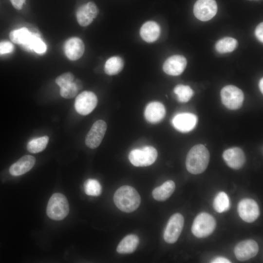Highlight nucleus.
Returning <instances> with one entry per match:
<instances>
[{"mask_svg":"<svg viewBox=\"0 0 263 263\" xmlns=\"http://www.w3.org/2000/svg\"><path fill=\"white\" fill-rule=\"evenodd\" d=\"M210 154L207 148L202 144L193 146L188 151L186 160L188 171L193 174L203 172L207 168Z\"/></svg>","mask_w":263,"mask_h":263,"instance_id":"nucleus-1","label":"nucleus"},{"mask_svg":"<svg viewBox=\"0 0 263 263\" xmlns=\"http://www.w3.org/2000/svg\"><path fill=\"white\" fill-rule=\"evenodd\" d=\"M113 201L120 210L131 213L138 207L140 204L141 198L137 190L132 187L123 186L115 192Z\"/></svg>","mask_w":263,"mask_h":263,"instance_id":"nucleus-2","label":"nucleus"},{"mask_svg":"<svg viewBox=\"0 0 263 263\" xmlns=\"http://www.w3.org/2000/svg\"><path fill=\"white\" fill-rule=\"evenodd\" d=\"M69 212V206L66 197L62 194L56 193L50 198L46 213L51 219L60 221L65 218Z\"/></svg>","mask_w":263,"mask_h":263,"instance_id":"nucleus-3","label":"nucleus"},{"mask_svg":"<svg viewBox=\"0 0 263 263\" xmlns=\"http://www.w3.org/2000/svg\"><path fill=\"white\" fill-rule=\"evenodd\" d=\"M216 226V220L211 215L202 212L198 214L194 219L191 232L197 238H205L213 233Z\"/></svg>","mask_w":263,"mask_h":263,"instance_id":"nucleus-4","label":"nucleus"},{"mask_svg":"<svg viewBox=\"0 0 263 263\" xmlns=\"http://www.w3.org/2000/svg\"><path fill=\"white\" fill-rule=\"evenodd\" d=\"M157 151L150 146L132 150L129 155L130 162L136 167H147L152 165L156 160Z\"/></svg>","mask_w":263,"mask_h":263,"instance_id":"nucleus-5","label":"nucleus"},{"mask_svg":"<svg viewBox=\"0 0 263 263\" xmlns=\"http://www.w3.org/2000/svg\"><path fill=\"white\" fill-rule=\"evenodd\" d=\"M223 104L228 109L235 110L239 109L243 104L244 94L239 88L231 85L225 86L221 91Z\"/></svg>","mask_w":263,"mask_h":263,"instance_id":"nucleus-6","label":"nucleus"},{"mask_svg":"<svg viewBox=\"0 0 263 263\" xmlns=\"http://www.w3.org/2000/svg\"><path fill=\"white\" fill-rule=\"evenodd\" d=\"M184 219L182 214L176 213L169 219L165 227L163 237L168 243L173 244L178 239L183 228Z\"/></svg>","mask_w":263,"mask_h":263,"instance_id":"nucleus-7","label":"nucleus"},{"mask_svg":"<svg viewBox=\"0 0 263 263\" xmlns=\"http://www.w3.org/2000/svg\"><path fill=\"white\" fill-rule=\"evenodd\" d=\"M97 103L96 95L92 92L85 91L76 96L75 102V108L78 113L86 115L94 110Z\"/></svg>","mask_w":263,"mask_h":263,"instance_id":"nucleus-8","label":"nucleus"},{"mask_svg":"<svg viewBox=\"0 0 263 263\" xmlns=\"http://www.w3.org/2000/svg\"><path fill=\"white\" fill-rule=\"evenodd\" d=\"M237 209L241 218L247 223L253 222L260 214L258 204L252 199L245 198L241 200L238 205Z\"/></svg>","mask_w":263,"mask_h":263,"instance_id":"nucleus-9","label":"nucleus"},{"mask_svg":"<svg viewBox=\"0 0 263 263\" xmlns=\"http://www.w3.org/2000/svg\"><path fill=\"white\" fill-rule=\"evenodd\" d=\"M107 124L102 120L95 121L87 133L85 144L90 149L96 148L101 143L107 130Z\"/></svg>","mask_w":263,"mask_h":263,"instance_id":"nucleus-10","label":"nucleus"},{"mask_svg":"<svg viewBox=\"0 0 263 263\" xmlns=\"http://www.w3.org/2000/svg\"><path fill=\"white\" fill-rule=\"evenodd\" d=\"M217 9L215 0H197L194 5L193 12L198 19L205 21L216 15Z\"/></svg>","mask_w":263,"mask_h":263,"instance_id":"nucleus-11","label":"nucleus"},{"mask_svg":"<svg viewBox=\"0 0 263 263\" xmlns=\"http://www.w3.org/2000/svg\"><path fill=\"white\" fill-rule=\"evenodd\" d=\"M258 251V244L252 239L241 241L234 248L235 255L240 261H246L255 257Z\"/></svg>","mask_w":263,"mask_h":263,"instance_id":"nucleus-12","label":"nucleus"},{"mask_svg":"<svg viewBox=\"0 0 263 263\" xmlns=\"http://www.w3.org/2000/svg\"><path fill=\"white\" fill-rule=\"evenodd\" d=\"M99 10L96 5L90 1L80 6L76 12L78 24L83 27L90 25L97 17Z\"/></svg>","mask_w":263,"mask_h":263,"instance_id":"nucleus-13","label":"nucleus"},{"mask_svg":"<svg viewBox=\"0 0 263 263\" xmlns=\"http://www.w3.org/2000/svg\"><path fill=\"white\" fill-rule=\"evenodd\" d=\"M197 122V116L191 113H180L172 119V124L178 131L188 132L192 130Z\"/></svg>","mask_w":263,"mask_h":263,"instance_id":"nucleus-14","label":"nucleus"},{"mask_svg":"<svg viewBox=\"0 0 263 263\" xmlns=\"http://www.w3.org/2000/svg\"><path fill=\"white\" fill-rule=\"evenodd\" d=\"M223 158L229 167L235 169L242 168L245 162L244 153L239 147L226 150L223 153Z\"/></svg>","mask_w":263,"mask_h":263,"instance_id":"nucleus-15","label":"nucleus"},{"mask_svg":"<svg viewBox=\"0 0 263 263\" xmlns=\"http://www.w3.org/2000/svg\"><path fill=\"white\" fill-rule=\"evenodd\" d=\"M187 66L186 58L181 55H173L164 62L163 69L164 72L170 75L177 76L181 74Z\"/></svg>","mask_w":263,"mask_h":263,"instance_id":"nucleus-16","label":"nucleus"},{"mask_svg":"<svg viewBox=\"0 0 263 263\" xmlns=\"http://www.w3.org/2000/svg\"><path fill=\"white\" fill-rule=\"evenodd\" d=\"M85 50L84 44L82 40L77 37L68 39L65 43L64 51L65 54L71 60H76L83 55Z\"/></svg>","mask_w":263,"mask_h":263,"instance_id":"nucleus-17","label":"nucleus"},{"mask_svg":"<svg viewBox=\"0 0 263 263\" xmlns=\"http://www.w3.org/2000/svg\"><path fill=\"white\" fill-rule=\"evenodd\" d=\"M35 36H40L39 33H33L29 29L23 27L14 30L9 34L11 40L16 44H18L29 51L30 44Z\"/></svg>","mask_w":263,"mask_h":263,"instance_id":"nucleus-18","label":"nucleus"},{"mask_svg":"<svg viewBox=\"0 0 263 263\" xmlns=\"http://www.w3.org/2000/svg\"><path fill=\"white\" fill-rule=\"evenodd\" d=\"M166 109L164 105L157 101L149 103L144 111L145 118L147 121L151 123L160 122L165 117Z\"/></svg>","mask_w":263,"mask_h":263,"instance_id":"nucleus-19","label":"nucleus"},{"mask_svg":"<svg viewBox=\"0 0 263 263\" xmlns=\"http://www.w3.org/2000/svg\"><path fill=\"white\" fill-rule=\"evenodd\" d=\"M35 162L36 158L34 156L24 155L10 166L9 172L15 176L24 174L34 167Z\"/></svg>","mask_w":263,"mask_h":263,"instance_id":"nucleus-20","label":"nucleus"},{"mask_svg":"<svg viewBox=\"0 0 263 263\" xmlns=\"http://www.w3.org/2000/svg\"><path fill=\"white\" fill-rule=\"evenodd\" d=\"M140 36L145 41L151 43L156 41L160 34V27L158 24L154 21L145 22L141 27Z\"/></svg>","mask_w":263,"mask_h":263,"instance_id":"nucleus-21","label":"nucleus"},{"mask_svg":"<svg viewBox=\"0 0 263 263\" xmlns=\"http://www.w3.org/2000/svg\"><path fill=\"white\" fill-rule=\"evenodd\" d=\"M175 189L174 182L172 180H168L153 190L152 197L157 201H164L172 195Z\"/></svg>","mask_w":263,"mask_h":263,"instance_id":"nucleus-22","label":"nucleus"},{"mask_svg":"<svg viewBox=\"0 0 263 263\" xmlns=\"http://www.w3.org/2000/svg\"><path fill=\"white\" fill-rule=\"evenodd\" d=\"M139 243L138 237L134 234L125 236L119 243L116 251L120 254H129L134 252Z\"/></svg>","mask_w":263,"mask_h":263,"instance_id":"nucleus-23","label":"nucleus"},{"mask_svg":"<svg viewBox=\"0 0 263 263\" xmlns=\"http://www.w3.org/2000/svg\"><path fill=\"white\" fill-rule=\"evenodd\" d=\"M124 62L119 56H113L109 57L105 62L104 67L105 73L109 75L119 74L123 69Z\"/></svg>","mask_w":263,"mask_h":263,"instance_id":"nucleus-24","label":"nucleus"},{"mask_svg":"<svg viewBox=\"0 0 263 263\" xmlns=\"http://www.w3.org/2000/svg\"><path fill=\"white\" fill-rule=\"evenodd\" d=\"M230 205L229 197L225 192H219L214 199L213 208L218 213H222L228 210Z\"/></svg>","mask_w":263,"mask_h":263,"instance_id":"nucleus-25","label":"nucleus"},{"mask_svg":"<svg viewBox=\"0 0 263 263\" xmlns=\"http://www.w3.org/2000/svg\"><path fill=\"white\" fill-rule=\"evenodd\" d=\"M238 45L237 40L232 38L225 37L219 40L215 44V49L219 53L231 52Z\"/></svg>","mask_w":263,"mask_h":263,"instance_id":"nucleus-26","label":"nucleus"},{"mask_svg":"<svg viewBox=\"0 0 263 263\" xmlns=\"http://www.w3.org/2000/svg\"><path fill=\"white\" fill-rule=\"evenodd\" d=\"M49 141L47 136L36 138L31 140L27 145V149L31 153H36L43 150Z\"/></svg>","mask_w":263,"mask_h":263,"instance_id":"nucleus-27","label":"nucleus"},{"mask_svg":"<svg viewBox=\"0 0 263 263\" xmlns=\"http://www.w3.org/2000/svg\"><path fill=\"white\" fill-rule=\"evenodd\" d=\"M174 93L177 95L178 100L180 102L188 101L193 95V91L188 85L178 84L174 89Z\"/></svg>","mask_w":263,"mask_h":263,"instance_id":"nucleus-28","label":"nucleus"},{"mask_svg":"<svg viewBox=\"0 0 263 263\" xmlns=\"http://www.w3.org/2000/svg\"><path fill=\"white\" fill-rule=\"evenodd\" d=\"M84 189L85 193L90 196H99L102 191L101 186L99 182L93 179H89L85 182Z\"/></svg>","mask_w":263,"mask_h":263,"instance_id":"nucleus-29","label":"nucleus"},{"mask_svg":"<svg viewBox=\"0 0 263 263\" xmlns=\"http://www.w3.org/2000/svg\"><path fill=\"white\" fill-rule=\"evenodd\" d=\"M78 91L73 81L72 83L60 88V94L62 97L70 99L75 97Z\"/></svg>","mask_w":263,"mask_h":263,"instance_id":"nucleus-30","label":"nucleus"},{"mask_svg":"<svg viewBox=\"0 0 263 263\" xmlns=\"http://www.w3.org/2000/svg\"><path fill=\"white\" fill-rule=\"evenodd\" d=\"M40 36H35L32 40L29 51L33 50L39 54H43L46 51V45L40 38Z\"/></svg>","mask_w":263,"mask_h":263,"instance_id":"nucleus-31","label":"nucleus"},{"mask_svg":"<svg viewBox=\"0 0 263 263\" xmlns=\"http://www.w3.org/2000/svg\"><path fill=\"white\" fill-rule=\"evenodd\" d=\"M74 78V75L72 73L66 72L58 76L56 79V82L60 88H62L72 83Z\"/></svg>","mask_w":263,"mask_h":263,"instance_id":"nucleus-32","label":"nucleus"},{"mask_svg":"<svg viewBox=\"0 0 263 263\" xmlns=\"http://www.w3.org/2000/svg\"><path fill=\"white\" fill-rule=\"evenodd\" d=\"M14 47L12 43L7 41L0 42V55L12 52Z\"/></svg>","mask_w":263,"mask_h":263,"instance_id":"nucleus-33","label":"nucleus"},{"mask_svg":"<svg viewBox=\"0 0 263 263\" xmlns=\"http://www.w3.org/2000/svg\"><path fill=\"white\" fill-rule=\"evenodd\" d=\"M255 34L257 38L262 42H263V23H260L256 28Z\"/></svg>","mask_w":263,"mask_h":263,"instance_id":"nucleus-34","label":"nucleus"},{"mask_svg":"<svg viewBox=\"0 0 263 263\" xmlns=\"http://www.w3.org/2000/svg\"><path fill=\"white\" fill-rule=\"evenodd\" d=\"M13 6L17 10H20L26 0H10Z\"/></svg>","mask_w":263,"mask_h":263,"instance_id":"nucleus-35","label":"nucleus"},{"mask_svg":"<svg viewBox=\"0 0 263 263\" xmlns=\"http://www.w3.org/2000/svg\"><path fill=\"white\" fill-rule=\"evenodd\" d=\"M211 263H231V262L226 258L223 257H219L212 260Z\"/></svg>","mask_w":263,"mask_h":263,"instance_id":"nucleus-36","label":"nucleus"},{"mask_svg":"<svg viewBox=\"0 0 263 263\" xmlns=\"http://www.w3.org/2000/svg\"><path fill=\"white\" fill-rule=\"evenodd\" d=\"M74 81L78 90L79 91L82 88V87H83V84L81 81L78 79H76L74 80Z\"/></svg>","mask_w":263,"mask_h":263,"instance_id":"nucleus-37","label":"nucleus"},{"mask_svg":"<svg viewBox=\"0 0 263 263\" xmlns=\"http://www.w3.org/2000/svg\"><path fill=\"white\" fill-rule=\"evenodd\" d=\"M259 86V88H260L261 92H262V93H263V78H261V79L260 80Z\"/></svg>","mask_w":263,"mask_h":263,"instance_id":"nucleus-38","label":"nucleus"}]
</instances>
